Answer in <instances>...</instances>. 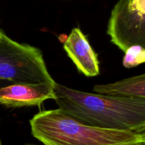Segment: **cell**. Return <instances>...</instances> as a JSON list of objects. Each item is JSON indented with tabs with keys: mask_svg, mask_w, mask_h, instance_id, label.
<instances>
[{
	"mask_svg": "<svg viewBox=\"0 0 145 145\" xmlns=\"http://www.w3.org/2000/svg\"><path fill=\"white\" fill-rule=\"evenodd\" d=\"M55 99L59 109L86 125L145 133V99L86 93L55 82Z\"/></svg>",
	"mask_w": 145,
	"mask_h": 145,
	"instance_id": "obj_1",
	"label": "cell"
},
{
	"mask_svg": "<svg viewBox=\"0 0 145 145\" xmlns=\"http://www.w3.org/2000/svg\"><path fill=\"white\" fill-rule=\"evenodd\" d=\"M31 134L45 145H138L145 133L101 128L75 120L58 109L40 111L30 120Z\"/></svg>",
	"mask_w": 145,
	"mask_h": 145,
	"instance_id": "obj_2",
	"label": "cell"
},
{
	"mask_svg": "<svg viewBox=\"0 0 145 145\" xmlns=\"http://www.w3.org/2000/svg\"><path fill=\"white\" fill-rule=\"evenodd\" d=\"M40 83H55L47 69L42 51L13 40L5 34L0 42V89Z\"/></svg>",
	"mask_w": 145,
	"mask_h": 145,
	"instance_id": "obj_3",
	"label": "cell"
},
{
	"mask_svg": "<svg viewBox=\"0 0 145 145\" xmlns=\"http://www.w3.org/2000/svg\"><path fill=\"white\" fill-rule=\"evenodd\" d=\"M107 34L124 52L134 45L145 48V0H119L111 11Z\"/></svg>",
	"mask_w": 145,
	"mask_h": 145,
	"instance_id": "obj_4",
	"label": "cell"
},
{
	"mask_svg": "<svg viewBox=\"0 0 145 145\" xmlns=\"http://www.w3.org/2000/svg\"><path fill=\"white\" fill-rule=\"evenodd\" d=\"M54 84H23L1 88L0 104L8 108L40 106L45 101L55 99Z\"/></svg>",
	"mask_w": 145,
	"mask_h": 145,
	"instance_id": "obj_5",
	"label": "cell"
},
{
	"mask_svg": "<svg viewBox=\"0 0 145 145\" xmlns=\"http://www.w3.org/2000/svg\"><path fill=\"white\" fill-rule=\"evenodd\" d=\"M63 47L68 57L81 73L90 77L99 74L100 68L97 54L80 28H74L72 30Z\"/></svg>",
	"mask_w": 145,
	"mask_h": 145,
	"instance_id": "obj_6",
	"label": "cell"
},
{
	"mask_svg": "<svg viewBox=\"0 0 145 145\" xmlns=\"http://www.w3.org/2000/svg\"><path fill=\"white\" fill-rule=\"evenodd\" d=\"M96 93L124 98H144L145 74L132 76L115 83L93 86Z\"/></svg>",
	"mask_w": 145,
	"mask_h": 145,
	"instance_id": "obj_7",
	"label": "cell"
},
{
	"mask_svg": "<svg viewBox=\"0 0 145 145\" xmlns=\"http://www.w3.org/2000/svg\"><path fill=\"white\" fill-rule=\"evenodd\" d=\"M145 62V48L140 45H134L125 52L123 65L125 68H133Z\"/></svg>",
	"mask_w": 145,
	"mask_h": 145,
	"instance_id": "obj_8",
	"label": "cell"
},
{
	"mask_svg": "<svg viewBox=\"0 0 145 145\" xmlns=\"http://www.w3.org/2000/svg\"><path fill=\"white\" fill-rule=\"evenodd\" d=\"M4 35H5V33H4L2 31H1V30H0V42H1V41L3 40Z\"/></svg>",
	"mask_w": 145,
	"mask_h": 145,
	"instance_id": "obj_9",
	"label": "cell"
},
{
	"mask_svg": "<svg viewBox=\"0 0 145 145\" xmlns=\"http://www.w3.org/2000/svg\"><path fill=\"white\" fill-rule=\"evenodd\" d=\"M24 145H38V144H31V143H26Z\"/></svg>",
	"mask_w": 145,
	"mask_h": 145,
	"instance_id": "obj_10",
	"label": "cell"
},
{
	"mask_svg": "<svg viewBox=\"0 0 145 145\" xmlns=\"http://www.w3.org/2000/svg\"><path fill=\"white\" fill-rule=\"evenodd\" d=\"M138 145H145V142L144 143H142V144H138Z\"/></svg>",
	"mask_w": 145,
	"mask_h": 145,
	"instance_id": "obj_11",
	"label": "cell"
},
{
	"mask_svg": "<svg viewBox=\"0 0 145 145\" xmlns=\"http://www.w3.org/2000/svg\"><path fill=\"white\" fill-rule=\"evenodd\" d=\"M0 145H1V142H0Z\"/></svg>",
	"mask_w": 145,
	"mask_h": 145,
	"instance_id": "obj_12",
	"label": "cell"
}]
</instances>
